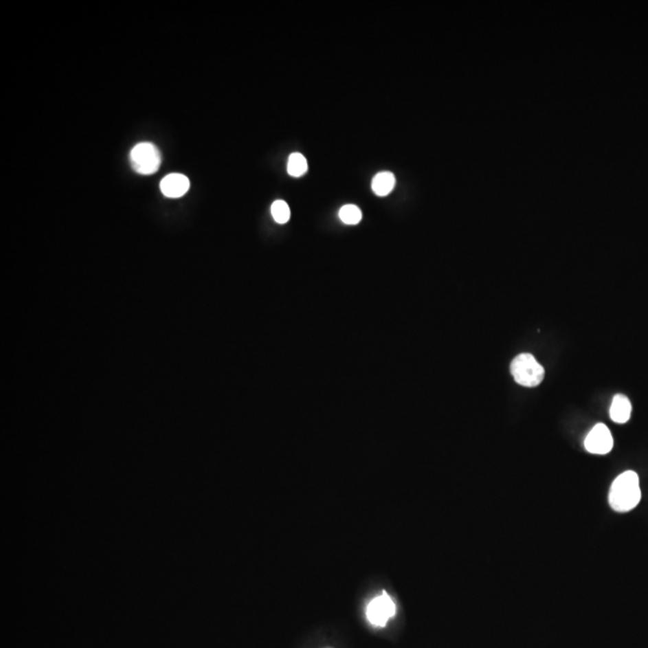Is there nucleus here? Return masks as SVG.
<instances>
[{"instance_id":"423d86ee","label":"nucleus","mask_w":648,"mask_h":648,"mask_svg":"<svg viewBox=\"0 0 648 648\" xmlns=\"http://www.w3.org/2000/svg\"><path fill=\"white\" fill-rule=\"evenodd\" d=\"M160 189L166 197L170 199H179L184 196L190 189V180L184 175L172 173L166 175L160 183Z\"/></svg>"},{"instance_id":"1a4fd4ad","label":"nucleus","mask_w":648,"mask_h":648,"mask_svg":"<svg viewBox=\"0 0 648 648\" xmlns=\"http://www.w3.org/2000/svg\"><path fill=\"white\" fill-rule=\"evenodd\" d=\"M287 170H289V175L295 177V178L305 175L306 170H308V162H306V159H305L302 154L294 153V154H292V155L289 157Z\"/></svg>"},{"instance_id":"f03ea898","label":"nucleus","mask_w":648,"mask_h":648,"mask_svg":"<svg viewBox=\"0 0 648 648\" xmlns=\"http://www.w3.org/2000/svg\"><path fill=\"white\" fill-rule=\"evenodd\" d=\"M511 371L517 384L535 388L544 379L545 370L530 353H521L511 361Z\"/></svg>"},{"instance_id":"0eeeda50","label":"nucleus","mask_w":648,"mask_h":648,"mask_svg":"<svg viewBox=\"0 0 648 648\" xmlns=\"http://www.w3.org/2000/svg\"><path fill=\"white\" fill-rule=\"evenodd\" d=\"M630 416H632V403L629 399L622 394L616 395L611 403V419L617 424H625L629 421Z\"/></svg>"},{"instance_id":"9b49d317","label":"nucleus","mask_w":648,"mask_h":648,"mask_svg":"<svg viewBox=\"0 0 648 648\" xmlns=\"http://www.w3.org/2000/svg\"><path fill=\"white\" fill-rule=\"evenodd\" d=\"M271 215L275 221L278 223H286L291 218V210H289V204L284 201H275L271 205Z\"/></svg>"},{"instance_id":"9d476101","label":"nucleus","mask_w":648,"mask_h":648,"mask_svg":"<svg viewBox=\"0 0 648 648\" xmlns=\"http://www.w3.org/2000/svg\"><path fill=\"white\" fill-rule=\"evenodd\" d=\"M339 216L341 221L346 225H357L361 220V210L357 205L347 204L340 209Z\"/></svg>"},{"instance_id":"39448f33","label":"nucleus","mask_w":648,"mask_h":648,"mask_svg":"<svg viewBox=\"0 0 648 648\" xmlns=\"http://www.w3.org/2000/svg\"><path fill=\"white\" fill-rule=\"evenodd\" d=\"M395 614V604L392 598L384 592L382 596L375 598L368 606V618L375 625L384 627Z\"/></svg>"},{"instance_id":"7ed1b4c3","label":"nucleus","mask_w":648,"mask_h":648,"mask_svg":"<svg viewBox=\"0 0 648 648\" xmlns=\"http://www.w3.org/2000/svg\"><path fill=\"white\" fill-rule=\"evenodd\" d=\"M130 161L139 175H153L161 165V154L153 143H138L130 153Z\"/></svg>"},{"instance_id":"20e7f679","label":"nucleus","mask_w":648,"mask_h":648,"mask_svg":"<svg viewBox=\"0 0 648 648\" xmlns=\"http://www.w3.org/2000/svg\"><path fill=\"white\" fill-rule=\"evenodd\" d=\"M585 448L588 453L605 455L614 448V438L610 430L604 424H596L585 440Z\"/></svg>"},{"instance_id":"6e6552de","label":"nucleus","mask_w":648,"mask_h":648,"mask_svg":"<svg viewBox=\"0 0 648 648\" xmlns=\"http://www.w3.org/2000/svg\"><path fill=\"white\" fill-rule=\"evenodd\" d=\"M395 186V175L392 172H381L372 179V190L379 197H384L393 191Z\"/></svg>"},{"instance_id":"f257e3e1","label":"nucleus","mask_w":648,"mask_h":648,"mask_svg":"<svg viewBox=\"0 0 648 648\" xmlns=\"http://www.w3.org/2000/svg\"><path fill=\"white\" fill-rule=\"evenodd\" d=\"M640 500L639 476L634 471H627L614 480L609 493V503L614 511L618 513L633 511Z\"/></svg>"}]
</instances>
